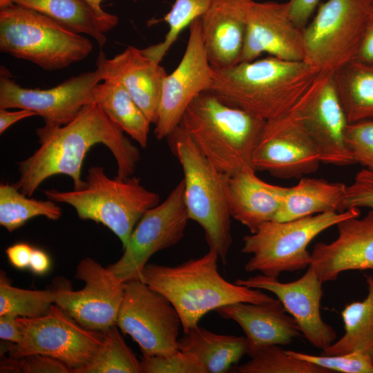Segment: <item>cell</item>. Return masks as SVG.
<instances>
[{
	"instance_id": "obj_1",
	"label": "cell",
	"mask_w": 373,
	"mask_h": 373,
	"mask_svg": "<svg viewBox=\"0 0 373 373\" xmlns=\"http://www.w3.org/2000/svg\"><path fill=\"white\" fill-rule=\"evenodd\" d=\"M39 147L19 163V178L14 185L23 194L32 196L48 178L64 174L71 178L74 190L83 189L81 178L83 161L90 148L105 145L114 156L116 178L133 175L140 160L138 149L113 123L95 102L88 104L67 124H44L36 130Z\"/></svg>"
},
{
	"instance_id": "obj_2",
	"label": "cell",
	"mask_w": 373,
	"mask_h": 373,
	"mask_svg": "<svg viewBox=\"0 0 373 373\" xmlns=\"http://www.w3.org/2000/svg\"><path fill=\"white\" fill-rule=\"evenodd\" d=\"M212 68L209 90L224 103L266 122L290 112L321 73L304 61L273 56Z\"/></svg>"
},
{
	"instance_id": "obj_3",
	"label": "cell",
	"mask_w": 373,
	"mask_h": 373,
	"mask_svg": "<svg viewBox=\"0 0 373 373\" xmlns=\"http://www.w3.org/2000/svg\"><path fill=\"white\" fill-rule=\"evenodd\" d=\"M218 254L209 249L203 256L175 266L146 264L139 279L167 298L177 310L184 333L198 325L211 311L232 303H262L274 298L259 289L230 283L218 270Z\"/></svg>"
},
{
	"instance_id": "obj_4",
	"label": "cell",
	"mask_w": 373,
	"mask_h": 373,
	"mask_svg": "<svg viewBox=\"0 0 373 373\" xmlns=\"http://www.w3.org/2000/svg\"><path fill=\"white\" fill-rule=\"evenodd\" d=\"M265 122L207 90L189 105L180 125L204 156L232 177L254 170L253 154Z\"/></svg>"
},
{
	"instance_id": "obj_5",
	"label": "cell",
	"mask_w": 373,
	"mask_h": 373,
	"mask_svg": "<svg viewBox=\"0 0 373 373\" xmlns=\"http://www.w3.org/2000/svg\"><path fill=\"white\" fill-rule=\"evenodd\" d=\"M184 173V202L189 220L203 229L209 249L224 265L232 243L231 177L216 169L180 125L167 137Z\"/></svg>"
},
{
	"instance_id": "obj_6",
	"label": "cell",
	"mask_w": 373,
	"mask_h": 373,
	"mask_svg": "<svg viewBox=\"0 0 373 373\" xmlns=\"http://www.w3.org/2000/svg\"><path fill=\"white\" fill-rule=\"evenodd\" d=\"M86 180L82 189H49L44 195L48 200L71 205L81 220H90L108 228L124 249L144 213L159 204L160 195L145 189L139 178L112 179L102 166L90 168Z\"/></svg>"
},
{
	"instance_id": "obj_7",
	"label": "cell",
	"mask_w": 373,
	"mask_h": 373,
	"mask_svg": "<svg viewBox=\"0 0 373 373\" xmlns=\"http://www.w3.org/2000/svg\"><path fill=\"white\" fill-rule=\"evenodd\" d=\"M93 42L33 10L12 3L0 9V50L46 70L64 69L86 58Z\"/></svg>"
},
{
	"instance_id": "obj_8",
	"label": "cell",
	"mask_w": 373,
	"mask_h": 373,
	"mask_svg": "<svg viewBox=\"0 0 373 373\" xmlns=\"http://www.w3.org/2000/svg\"><path fill=\"white\" fill-rule=\"evenodd\" d=\"M360 216V209L330 211L289 221L271 220L243 238L242 252L252 256L245 265L247 272L260 271L274 278L283 272L303 269L310 265L311 241L339 222Z\"/></svg>"
},
{
	"instance_id": "obj_9",
	"label": "cell",
	"mask_w": 373,
	"mask_h": 373,
	"mask_svg": "<svg viewBox=\"0 0 373 373\" xmlns=\"http://www.w3.org/2000/svg\"><path fill=\"white\" fill-rule=\"evenodd\" d=\"M373 0H327L302 30L304 61L334 73L354 61Z\"/></svg>"
},
{
	"instance_id": "obj_10",
	"label": "cell",
	"mask_w": 373,
	"mask_h": 373,
	"mask_svg": "<svg viewBox=\"0 0 373 373\" xmlns=\"http://www.w3.org/2000/svg\"><path fill=\"white\" fill-rule=\"evenodd\" d=\"M18 321L22 340L12 343L10 358L45 355L63 362L72 373L90 361L103 341V333L82 327L55 304L42 316L18 317Z\"/></svg>"
},
{
	"instance_id": "obj_11",
	"label": "cell",
	"mask_w": 373,
	"mask_h": 373,
	"mask_svg": "<svg viewBox=\"0 0 373 373\" xmlns=\"http://www.w3.org/2000/svg\"><path fill=\"white\" fill-rule=\"evenodd\" d=\"M116 325L138 344L142 354L168 355L179 350L182 323L177 310L139 278L124 283Z\"/></svg>"
},
{
	"instance_id": "obj_12",
	"label": "cell",
	"mask_w": 373,
	"mask_h": 373,
	"mask_svg": "<svg viewBox=\"0 0 373 373\" xmlns=\"http://www.w3.org/2000/svg\"><path fill=\"white\" fill-rule=\"evenodd\" d=\"M189 220L182 179L164 202L144 213L123 249L121 258L107 268L124 283L139 278L153 254L182 240Z\"/></svg>"
},
{
	"instance_id": "obj_13",
	"label": "cell",
	"mask_w": 373,
	"mask_h": 373,
	"mask_svg": "<svg viewBox=\"0 0 373 373\" xmlns=\"http://www.w3.org/2000/svg\"><path fill=\"white\" fill-rule=\"evenodd\" d=\"M104 75L96 62L92 71L70 77L48 89L26 88L18 84L4 66L0 68V108L27 109L41 116L44 124L63 126L94 101L93 90Z\"/></svg>"
},
{
	"instance_id": "obj_14",
	"label": "cell",
	"mask_w": 373,
	"mask_h": 373,
	"mask_svg": "<svg viewBox=\"0 0 373 373\" xmlns=\"http://www.w3.org/2000/svg\"><path fill=\"white\" fill-rule=\"evenodd\" d=\"M291 111L316 147L323 163L356 164L346 144L345 134L349 122L336 92L333 73H321Z\"/></svg>"
},
{
	"instance_id": "obj_15",
	"label": "cell",
	"mask_w": 373,
	"mask_h": 373,
	"mask_svg": "<svg viewBox=\"0 0 373 373\" xmlns=\"http://www.w3.org/2000/svg\"><path fill=\"white\" fill-rule=\"evenodd\" d=\"M186 47L178 66L166 76L162 89L154 134L157 140L167 137L180 125L184 113L202 93L209 90L213 68L203 43L200 17L189 25Z\"/></svg>"
},
{
	"instance_id": "obj_16",
	"label": "cell",
	"mask_w": 373,
	"mask_h": 373,
	"mask_svg": "<svg viewBox=\"0 0 373 373\" xmlns=\"http://www.w3.org/2000/svg\"><path fill=\"white\" fill-rule=\"evenodd\" d=\"M75 277L84 287L77 291L65 287L53 289L54 303L88 329L104 332L115 325L124 283L91 258L79 262Z\"/></svg>"
},
{
	"instance_id": "obj_17",
	"label": "cell",
	"mask_w": 373,
	"mask_h": 373,
	"mask_svg": "<svg viewBox=\"0 0 373 373\" xmlns=\"http://www.w3.org/2000/svg\"><path fill=\"white\" fill-rule=\"evenodd\" d=\"M321 162L318 151L291 111L265 122L252 157L255 171L280 178L314 173Z\"/></svg>"
},
{
	"instance_id": "obj_18",
	"label": "cell",
	"mask_w": 373,
	"mask_h": 373,
	"mask_svg": "<svg viewBox=\"0 0 373 373\" xmlns=\"http://www.w3.org/2000/svg\"><path fill=\"white\" fill-rule=\"evenodd\" d=\"M235 283L273 293L294 318L300 333L316 348L325 350L335 341V330L321 318L323 283L310 265L300 278L292 282L282 283L277 278L259 274L237 279Z\"/></svg>"
},
{
	"instance_id": "obj_19",
	"label": "cell",
	"mask_w": 373,
	"mask_h": 373,
	"mask_svg": "<svg viewBox=\"0 0 373 373\" xmlns=\"http://www.w3.org/2000/svg\"><path fill=\"white\" fill-rule=\"evenodd\" d=\"M302 30L289 14L288 3L253 1L239 62L267 52L281 59L304 61Z\"/></svg>"
},
{
	"instance_id": "obj_20",
	"label": "cell",
	"mask_w": 373,
	"mask_h": 373,
	"mask_svg": "<svg viewBox=\"0 0 373 373\" xmlns=\"http://www.w3.org/2000/svg\"><path fill=\"white\" fill-rule=\"evenodd\" d=\"M336 226V239L316 244L311 253L310 266L323 283L336 280L346 271H373V210L361 218L345 219Z\"/></svg>"
},
{
	"instance_id": "obj_21",
	"label": "cell",
	"mask_w": 373,
	"mask_h": 373,
	"mask_svg": "<svg viewBox=\"0 0 373 373\" xmlns=\"http://www.w3.org/2000/svg\"><path fill=\"white\" fill-rule=\"evenodd\" d=\"M96 62L102 67L104 80L120 83L151 123L157 117L165 69L142 50L129 46L122 52L107 59L100 52Z\"/></svg>"
},
{
	"instance_id": "obj_22",
	"label": "cell",
	"mask_w": 373,
	"mask_h": 373,
	"mask_svg": "<svg viewBox=\"0 0 373 373\" xmlns=\"http://www.w3.org/2000/svg\"><path fill=\"white\" fill-rule=\"evenodd\" d=\"M253 0H212L200 17L207 55L214 68L239 63Z\"/></svg>"
},
{
	"instance_id": "obj_23",
	"label": "cell",
	"mask_w": 373,
	"mask_h": 373,
	"mask_svg": "<svg viewBox=\"0 0 373 373\" xmlns=\"http://www.w3.org/2000/svg\"><path fill=\"white\" fill-rule=\"evenodd\" d=\"M222 318L236 322L245 334L250 357L270 345H287L300 335L294 318L278 299L262 303L239 302L216 310Z\"/></svg>"
},
{
	"instance_id": "obj_24",
	"label": "cell",
	"mask_w": 373,
	"mask_h": 373,
	"mask_svg": "<svg viewBox=\"0 0 373 373\" xmlns=\"http://www.w3.org/2000/svg\"><path fill=\"white\" fill-rule=\"evenodd\" d=\"M249 169L232 177L229 185L231 218L254 233L265 222L274 220L287 187L260 180Z\"/></svg>"
},
{
	"instance_id": "obj_25",
	"label": "cell",
	"mask_w": 373,
	"mask_h": 373,
	"mask_svg": "<svg viewBox=\"0 0 373 373\" xmlns=\"http://www.w3.org/2000/svg\"><path fill=\"white\" fill-rule=\"evenodd\" d=\"M14 3L39 12L79 34L94 39L102 48L105 33L115 28L119 18L96 9L88 0H14Z\"/></svg>"
},
{
	"instance_id": "obj_26",
	"label": "cell",
	"mask_w": 373,
	"mask_h": 373,
	"mask_svg": "<svg viewBox=\"0 0 373 373\" xmlns=\"http://www.w3.org/2000/svg\"><path fill=\"white\" fill-rule=\"evenodd\" d=\"M346 186L322 179L303 178L287 187L274 220L283 222L330 211L343 212Z\"/></svg>"
},
{
	"instance_id": "obj_27",
	"label": "cell",
	"mask_w": 373,
	"mask_h": 373,
	"mask_svg": "<svg viewBox=\"0 0 373 373\" xmlns=\"http://www.w3.org/2000/svg\"><path fill=\"white\" fill-rule=\"evenodd\" d=\"M178 349L194 355L207 373H224L247 354V343L245 336L218 334L197 325L179 338Z\"/></svg>"
},
{
	"instance_id": "obj_28",
	"label": "cell",
	"mask_w": 373,
	"mask_h": 373,
	"mask_svg": "<svg viewBox=\"0 0 373 373\" xmlns=\"http://www.w3.org/2000/svg\"><path fill=\"white\" fill-rule=\"evenodd\" d=\"M93 97L113 123L142 148L147 146L151 122L120 83L103 81L94 88Z\"/></svg>"
},
{
	"instance_id": "obj_29",
	"label": "cell",
	"mask_w": 373,
	"mask_h": 373,
	"mask_svg": "<svg viewBox=\"0 0 373 373\" xmlns=\"http://www.w3.org/2000/svg\"><path fill=\"white\" fill-rule=\"evenodd\" d=\"M333 76L348 122L373 119V65L354 60Z\"/></svg>"
},
{
	"instance_id": "obj_30",
	"label": "cell",
	"mask_w": 373,
	"mask_h": 373,
	"mask_svg": "<svg viewBox=\"0 0 373 373\" xmlns=\"http://www.w3.org/2000/svg\"><path fill=\"white\" fill-rule=\"evenodd\" d=\"M368 293L362 301L347 305L341 312L345 334L322 355H336L359 351L373 359V283L367 282Z\"/></svg>"
},
{
	"instance_id": "obj_31",
	"label": "cell",
	"mask_w": 373,
	"mask_h": 373,
	"mask_svg": "<svg viewBox=\"0 0 373 373\" xmlns=\"http://www.w3.org/2000/svg\"><path fill=\"white\" fill-rule=\"evenodd\" d=\"M21 193L14 184L0 185V224L9 232L22 227L28 220L44 216L51 220L62 215L57 202L39 200Z\"/></svg>"
},
{
	"instance_id": "obj_32",
	"label": "cell",
	"mask_w": 373,
	"mask_h": 373,
	"mask_svg": "<svg viewBox=\"0 0 373 373\" xmlns=\"http://www.w3.org/2000/svg\"><path fill=\"white\" fill-rule=\"evenodd\" d=\"M115 324L102 332L103 341L90 361L77 373H142L139 360Z\"/></svg>"
},
{
	"instance_id": "obj_33",
	"label": "cell",
	"mask_w": 373,
	"mask_h": 373,
	"mask_svg": "<svg viewBox=\"0 0 373 373\" xmlns=\"http://www.w3.org/2000/svg\"><path fill=\"white\" fill-rule=\"evenodd\" d=\"M53 304V290H31L14 287L5 273L1 271L0 316L37 318L46 314Z\"/></svg>"
},
{
	"instance_id": "obj_34",
	"label": "cell",
	"mask_w": 373,
	"mask_h": 373,
	"mask_svg": "<svg viewBox=\"0 0 373 373\" xmlns=\"http://www.w3.org/2000/svg\"><path fill=\"white\" fill-rule=\"evenodd\" d=\"M280 345H270L257 352L249 361L234 366L237 373H330L312 363L296 358Z\"/></svg>"
},
{
	"instance_id": "obj_35",
	"label": "cell",
	"mask_w": 373,
	"mask_h": 373,
	"mask_svg": "<svg viewBox=\"0 0 373 373\" xmlns=\"http://www.w3.org/2000/svg\"><path fill=\"white\" fill-rule=\"evenodd\" d=\"M212 0H175L164 20L169 30L162 41L142 49V52L160 64L182 30L200 18L207 10Z\"/></svg>"
},
{
	"instance_id": "obj_36",
	"label": "cell",
	"mask_w": 373,
	"mask_h": 373,
	"mask_svg": "<svg viewBox=\"0 0 373 373\" xmlns=\"http://www.w3.org/2000/svg\"><path fill=\"white\" fill-rule=\"evenodd\" d=\"M287 353L331 372L373 373V359L367 354L356 351L342 354L316 356L287 350Z\"/></svg>"
},
{
	"instance_id": "obj_37",
	"label": "cell",
	"mask_w": 373,
	"mask_h": 373,
	"mask_svg": "<svg viewBox=\"0 0 373 373\" xmlns=\"http://www.w3.org/2000/svg\"><path fill=\"white\" fill-rule=\"evenodd\" d=\"M142 373H207L192 354L178 350L168 355L142 354Z\"/></svg>"
},
{
	"instance_id": "obj_38",
	"label": "cell",
	"mask_w": 373,
	"mask_h": 373,
	"mask_svg": "<svg viewBox=\"0 0 373 373\" xmlns=\"http://www.w3.org/2000/svg\"><path fill=\"white\" fill-rule=\"evenodd\" d=\"M345 137L355 163L373 171V119L349 123Z\"/></svg>"
},
{
	"instance_id": "obj_39",
	"label": "cell",
	"mask_w": 373,
	"mask_h": 373,
	"mask_svg": "<svg viewBox=\"0 0 373 373\" xmlns=\"http://www.w3.org/2000/svg\"><path fill=\"white\" fill-rule=\"evenodd\" d=\"M1 371L25 373H71L70 368L63 362L41 354L28 355L18 359L9 357L1 361Z\"/></svg>"
},
{
	"instance_id": "obj_40",
	"label": "cell",
	"mask_w": 373,
	"mask_h": 373,
	"mask_svg": "<svg viewBox=\"0 0 373 373\" xmlns=\"http://www.w3.org/2000/svg\"><path fill=\"white\" fill-rule=\"evenodd\" d=\"M361 207L373 210V171L363 169L354 178L352 183L346 186L343 202V210Z\"/></svg>"
},
{
	"instance_id": "obj_41",
	"label": "cell",
	"mask_w": 373,
	"mask_h": 373,
	"mask_svg": "<svg viewBox=\"0 0 373 373\" xmlns=\"http://www.w3.org/2000/svg\"><path fill=\"white\" fill-rule=\"evenodd\" d=\"M320 0H289L288 3L289 16L295 25L304 28L316 8Z\"/></svg>"
},
{
	"instance_id": "obj_42",
	"label": "cell",
	"mask_w": 373,
	"mask_h": 373,
	"mask_svg": "<svg viewBox=\"0 0 373 373\" xmlns=\"http://www.w3.org/2000/svg\"><path fill=\"white\" fill-rule=\"evenodd\" d=\"M354 60L373 65V5L369 11L363 39Z\"/></svg>"
},
{
	"instance_id": "obj_43",
	"label": "cell",
	"mask_w": 373,
	"mask_h": 373,
	"mask_svg": "<svg viewBox=\"0 0 373 373\" xmlns=\"http://www.w3.org/2000/svg\"><path fill=\"white\" fill-rule=\"evenodd\" d=\"M33 247L26 242H18L8 247L6 254L9 262L15 268L23 269L29 267Z\"/></svg>"
},
{
	"instance_id": "obj_44",
	"label": "cell",
	"mask_w": 373,
	"mask_h": 373,
	"mask_svg": "<svg viewBox=\"0 0 373 373\" xmlns=\"http://www.w3.org/2000/svg\"><path fill=\"white\" fill-rule=\"evenodd\" d=\"M0 338L15 344L21 343L22 334L18 317L8 314L0 316Z\"/></svg>"
},
{
	"instance_id": "obj_45",
	"label": "cell",
	"mask_w": 373,
	"mask_h": 373,
	"mask_svg": "<svg viewBox=\"0 0 373 373\" xmlns=\"http://www.w3.org/2000/svg\"><path fill=\"white\" fill-rule=\"evenodd\" d=\"M34 115H36L34 112L27 109L9 111L6 108H0V133H3L17 122Z\"/></svg>"
},
{
	"instance_id": "obj_46",
	"label": "cell",
	"mask_w": 373,
	"mask_h": 373,
	"mask_svg": "<svg viewBox=\"0 0 373 373\" xmlns=\"http://www.w3.org/2000/svg\"><path fill=\"white\" fill-rule=\"evenodd\" d=\"M50 267V260L48 255L42 249L34 248L29 265L32 272L37 275H44Z\"/></svg>"
},
{
	"instance_id": "obj_47",
	"label": "cell",
	"mask_w": 373,
	"mask_h": 373,
	"mask_svg": "<svg viewBox=\"0 0 373 373\" xmlns=\"http://www.w3.org/2000/svg\"><path fill=\"white\" fill-rule=\"evenodd\" d=\"M96 9L103 10L101 6V3L103 0H88Z\"/></svg>"
},
{
	"instance_id": "obj_48",
	"label": "cell",
	"mask_w": 373,
	"mask_h": 373,
	"mask_svg": "<svg viewBox=\"0 0 373 373\" xmlns=\"http://www.w3.org/2000/svg\"><path fill=\"white\" fill-rule=\"evenodd\" d=\"M14 3V0H0V9L4 8Z\"/></svg>"
},
{
	"instance_id": "obj_49",
	"label": "cell",
	"mask_w": 373,
	"mask_h": 373,
	"mask_svg": "<svg viewBox=\"0 0 373 373\" xmlns=\"http://www.w3.org/2000/svg\"><path fill=\"white\" fill-rule=\"evenodd\" d=\"M366 282L373 283V276H366Z\"/></svg>"
}]
</instances>
